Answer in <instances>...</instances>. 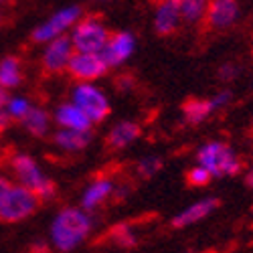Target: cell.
I'll use <instances>...</instances> for the list:
<instances>
[{
  "label": "cell",
  "mask_w": 253,
  "mask_h": 253,
  "mask_svg": "<svg viewBox=\"0 0 253 253\" xmlns=\"http://www.w3.org/2000/svg\"><path fill=\"white\" fill-rule=\"evenodd\" d=\"M91 229L89 217L79 209H63L53 221L51 237L59 251H71L87 237Z\"/></svg>",
  "instance_id": "1"
},
{
  "label": "cell",
  "mask_w": 253,
  "mask_h": 253,
  "mask_svg": "<svg viewBox=\"0 0 253 253\" xmlns=\"http://www.w3.org/2000/svg\"><path fill=\"white\" fill-rule=\"evenodd\" d=\"M197 158H199L201 166H205L207 170L213 174V178L239 174L243 168L241 158L223 142H209L207 146H203L199 150Z\"/></svg>",
  "instance_id": "2"
},
{
  "label": "cell",
  "mask_w": 253,
  "mask_h": 253,
  "mask_svg": "<svg viewBox=\"0 0 253 253\" xmlns=\"http://www.w3.org/2000/svg\"><path fill=\"white\" fill-rule=\"evenodd\" d=\"M39 205H41V199L29 186H25V184L12 186L10 184L2 205H0V223L23 221L35 213L39 209Z\"/></svg>",
  "instance_id": "3"
},
{
  "label": "cell",
  "mask_w": 253,
  "mask_h": 253,
  "mask_svg": "<svg viewBox=\"0 0 253 253\" xmlns=\"http://www.w3.org/2000/svg\"><path fill=\"white\" fill-rule=\"evenodd\" d=\"M10 166H12L16 178L20 180V184H25V186L31 188V191H35L37 197L41 199V203L55 197L57 186L49 178L43 176V172L39 170L37 162L31 156H27V154H14L10 158Z\"/></svg>",
  "instance_id": "4"
},
{
  "label": "cell",
  "mask_w": 253,
  "mask_h": 253,
  "mask_svg": "<svg viewBox=\"0 0 253 253\" xmlns=\"http://www.w3.org/2000/svg\"><path fill=\"white\" fill-rule=\"evenodd\" d=\"M108 29L97 16H85L75 25L71 43L73 49L81 53H101L103 45L108 43Z\"/></svg>",
  "instance_id": "5"
},
{
  "label": "cell",
  "mask_w": 253,
  "mask_h": 253,
  "mask_svg": "<svg viewBox=\"0 0 253 253\" xmlns=\"http://www.w3.org/2000/svg\"><path fill=\"white\" fill-rule=\"evenodd\" d=\"M73 103L87 114L91 124L103 122L110 114V101L91 83H79L73 89Z\"/></svg>",
  "instance_id": "6"
},
{
  "label": "cell",
  "mask_w": 253,
  "mask_h": 253,
  "mask_svg": "<svg viewBox=\"0 0 253 253\" xmlns=\"http://www.w3.org/2000/svg\"><path fill=\"white\" fill-rule=\"evenodd\" d=\"M67 71L71 77L79 81H91L97 77H103L108 73V63L101 57V53H73L69 63H67Z\"/></svg>",
  "instance_id": "7"
},
{
  "label": "cell",
  "mask_w": 253,
  "mask_h": 253,
  "mask_svg": "<svg viewBox=\"0 0 253 253\" xmlns=\"http://www.w3.org/2000/svg\"><path fill=\"white\" fill-rule=\"evenodd\" d=\"M79 16H81V8L79 6H71V8H65V10L53 14L45 25H41L39 29H35L33 41L35 43H47V41L63 35L71 25H75Z\"/></svg>",
  "instance_id": "8"
},
{
  "label": "cell",
  "mask_w": 253,
  "mask_h": 253,
  "mask_svg": "<svg viewBox=\"0 0 253 253\" xmlns=\"http://www.w3.org/2000/svg\"><path fill=\"white\" fill-rule=\"evenodd\" d=\"M73 55V43L69 37H55L49 41V47L43 55V69L51 75L67 71V63Z\"/></svg>",
  "instance_id": "9"
},
{
  "label": "cell",
  "mask_w": 253,
  "mask_h": 253,
  "mask_svg": "<svg viewBox=\"0 0 253 253\" xmlns=\"http://www.w3.org/2000/svg\"><path fill=\"white\" fill-rule=\"evenodd\" d=\"M239 14L237 2L235 0H209V6L205 12V23L209 29H227L235 23V18Z\"/></svg>",
  "instance_id": "10"
},
{
  "label": "cell",
  "mask_w": 253,
  "mask_h": 253,
  "mask_svg": "<svg viewBox=\"0 0 253 253\" xmlns=\"http://www.w3.org/2000/svg\"><path fill=\"white\" fill-rule=\"evenodd\" d=\"M134 51V37L130 33H114L108 37V43L101 49V57L108 63V67H116L124 63Z\"/></svg>",
  "instance_id": "11"
},
{
  "label": "cell",
  "mask_w": 253,
  "mask_h": 253,
  "mask_svg": "<svg viewBox=\"0 0 253 253\" xmlns=\"http://www.w3.org/2000/svg\"><path fill=\"white\" fill-rule=\"evenodd\" d=\"M180 23V6L178 0H156V18L154 29L158 35H172Z\"/></svg>",
  "instance_id": "12"
},
{
  "label": "cell",
  "mask_w": 253,
  "mask_h": 253,
  "mask_svg": "<svg viewBox=\"0 0 253 253\" xmlns=\"http://www.w3.org/2000/svg\"><path fill=\"white\" fill-rule=\"evenodd\" d=\"M219 207V201L217 199H203L195 205H191L188 209H184L182 213H178L174 219H172V227L180 229V227H188V225H193L201 219H205L207 215H211L213 211Z\"/></svg>",
  "instance_id": "13"
},
{
  "label": "cell",
  "mask_w": 253,
  "mask_h": 253,
  "mask_svg": "<svg viewBox=\"0 0 253 253\" xmlns=\"http://www.w3.org/2000/svg\"><path fill=\"white\" fill-rule=\"evenodd\" d=\"M57 122L63 128H73V130H91V120L75 103H63L57 108L55 114Z\"/></svg>",
  "instance_id": "14"
},
{
  "label": "cell",
  "mask_w": 253,
  "mask_h": 253,
  "mask_svg": "<svg viewBox=\"0 0 253 253\" xmlns=\"http://www.w3.org/2000/svg\"><path fill=\"white\" fill-rule=\"evenodd\" d=\"M55 144L63 150H81L85 148L91 140V130H73V128H65L55 134Z\"/></svg>",
  "instance_id": "15"
},
{
  "label": "cell",
  "mask_w": 253,
  "mask_h": 253,
  "mask_svg": "<svg viewBox=\"0 0 253 253\" xmlns=\"http://www.w3.org/2000/svg\"><path fill=\"white\" fill-rule=\"evenodd\" d=\"M140 134H142V130H140L138 124H134V122H122V124H118L116 128L110 132L108 146H110V148H114V150L126 148L130 142L140 138Z\"/></svg>",
  "instance_id": "16"
},
{
  "label": "cell",
  "mask_w": 253,
  "mask_h": 253,
  "mask_svg": "<svg viewBox=\"0 0 253 253\" xmlns=\"http://www.w3.org/2000/svg\"><path fill=\"white\" fill-rule=\"evenodd\" d=\"M33 136H45L49 130V114L41 108H29L27 114L18 120Z\"/></svg>",
  "instance_id": "17"
},
{
  "label": "cell",
  "mask_w": 253,
  "mask_h": 253,
  "mask_svg": "<svg viewBox=\"0 0 253 253\" xmlns=\"http://www.w3.org/2000/svg\"><path fill=\"white\" fill-rule=\"evenodd\" d=\"M213 101H207V99H186L182 103V114L184 120L188 124H201L209 118V114L213 112Z\"/></svg>",
  "instance_id": "18"
},
{
  "label": "cell",
  "mask_w": 253,
  "mask_h": 253,
  "mask_svg": "<svg viewBox=\"0 0 253 253\" xmlns=\"http://www.w3.org/2000/svg\"><path fill=\"white\" fill-rule=\"evenodd\" d=\"M114 193V184L108 178H97L87 191L85 197H83V207L85 209H95L97 205H101L105 199Z\"/></svg>",
  "instance_id": "19"
},
{
  "label": "cell",
  "mask_w": 253,
  "mask_h": 253,
  "mask_svg": "<svg viewBox=\"0 0 253 253\" xmlns=\"http://www.w3.org/2000/svg\"><path fill=\"white\" fill-rule=\"evenodd\" d=\"M23 81L20 75V61L16 57H4L0 61V85L2 87H16Z\"/></svg>",
  "instance_id": "20"
},
{
  "label": "cell",
  "mask_w": 253,
  "mask_h": 253,
  "mask_svg": "<svg viewBox=\"0 0 253 253\" xmlns=\"http://www.w3.org/2000/svg\"><path fill=\"white\" fill-rule=\"evenodd\" d=\"M178 6H180V18L195 25L205 18L209 0H178Z\"/></svg>",
  "instance_id": "21"
},
{
  "label": "cell",
  "mask_w": 253,
  "mask_h": 253,
  "mask_svg": "<svg viewBox=\"0 0 253 253\" xmlns=\"http://www.w3.org/2000/svg\"><path fill=\"white\" fill-rule=\"evenodd\" d=\"M211 178H213V174H211L205 166H197V168H191V170L186 172V182L191 186H207L211 182Z\"/></svg>",
  "instance_id": "22"
},
{
  "label": "cell",
  "mask_w": 253,
  "mask_h": 253,
  "mask_svg": "<svg viewBox=\"0 0 253 253\" xmlns=\"http://www.w3.org/2000/svg\"><path fill=\"white\" fill-rule=\"evenodd\" d=\"M112 237H114V243L120 247H134L136 245V237L132 235V231L126 225H116L112 229Z\"/></svg>",
  "instance_id": "23"
},
{
  "label": "cell",
  "mask_w": 253,
  "mask_h": 253,
  "mask_svg": "<svg viewBox=\"0 0 253 253\" xmlns=\"http://www.w3.org/2000/svg\"><path fill=\"white\" fill-rule=\"evenodd\" d=\"M8 114L12 116V120H20V118H23L25 114H27V110L31 108V105H29V101H25V99H8Z\"/></svg>",
  "instance_id": "24"
},
{
  "label": "cell",
  "mask_w": 253,
  "mask_h": 253,
  "mask_svg": "<svg viewBox=\"0 0 253 253\" xmlns=\"http://www.w3.org/2000/svg\"><path fill=\"white\" fill-rule=\"evenodd\" d=\"M162 166V162L158 160V158H146V160H142L140 164H138V172L144 176V178H148V176H152L158 168Z\"/></svg>",
  "instance_id": "25"
},
{
  "label": "cell",
  "mask_w": 253,
  "mask_h": 253,
  "mask_svg": "<svg viewBox=\"0 0 253 253\" xmlns=\"http://www.w3.org/2000/svg\"><path fill=\"white\" fill-rule=\"evenodd\" d=\"M134 77H130V75H122V77H118L116 79V85H118V89H130V87H134Z\"/></svg>",
  "instance_id": "26"
},
{
  "label": "cell",
  "mask_w": 253,
  "mask_h": 253,
  "mask_svg": "<svg viewBox=\"0 0 253 253\" xmlns=\"http://www.w3.org/2000/svg\"><path fill=\"white\" fill-rule=\"evenodd\" d=\"M12 124V116L2 108V110H0V134H2L6 128H8V126Z\"/></svg>",
  "instance_id": "27"
},
{
  "label": "cell",
  "mask_w": 253,
  "mask_h": 253,
  "mask_svg": "<svg viewBox=\"0 0 253 253\" xmlns=\"http://www.w3.org/2000/svg\"><path fill=\"white\" fill-rule=\"evenodd\" d=\"M8 188H10L8 178L0 176V205H2V201H4V197H6V193H8Z\"/></svg>",
  "instance_id": "28"
},
{
  "label": "cell",
  "mask_w": 253,
  "mask_h": 253,
  "mask_svg": "<svg viewBox=\"0 0 253 253\" xmlns=\"http://www.w3.org/2000/svg\"><path fill=\"white\" fill-rule=\"evenodd\" d=\"M6 103H8V93H6V87L0 85V110H2Z\"/></svg>",
  "instance_id": "29"
},
{
  "label": "cell",
  "mask_w": 253,
  "mask_h": 253,
  "mask_svg": "<svg viewBox=\"0 0 253 253\" xmlns=\"http://www.w3.org/2000/svg\"><path fill=\"white\" fill-rule=\"evenodd\" d=\"M245 182H247V186H251V188H253V168H251V170L247 172V176H245Z\"/></svg>",
  "instance_id": "30"
},
{
  "label": "cell",
  "mask_w": 253,
  "mask_h": 253,
  "mask_svg": "<svg viewBox=\"0 0 253 253\" xmlns=\"http://www.w3.org/2000/svg\"><path fill=\"white\" fill-rule=\"evenodd\" d=\"M4 156V150H2V146H0V158H2Z\"/></svg>",
  "instance_id": "31"
},
{
  "label": "cell",
  "mask_w": 253,
  "mask_h": 253,
  "mask_svg": "<svg viewBox=\"0 0 253 253\" xmlns=\"http://www.w3.org/2000/svg\"><path fill=\"white\" fill-rule=\"evenodd\" d=\"M4 2H8V0H0V4H4Z\"/></svg>",
  "instance_id": "32"
}]
</instances>
